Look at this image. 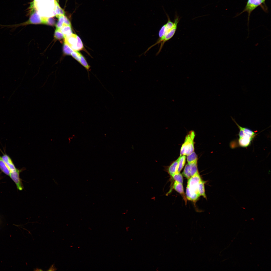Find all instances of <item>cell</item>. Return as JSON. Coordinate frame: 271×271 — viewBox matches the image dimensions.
I'll use <instances>...</instances> for the list:
<instances>
[{"label": "cell", "mask_w": 271, "mask_h": 271, "mask_svg": "<svg viewBox=\"0 0 271 271\" xmlns=\"http://www.w3.org/2000/svg\"><path fill=\"white\" fill-rule=\"evenodd\" d=\"M108 73L113 78L120 79L129 75L126 67L120 58L112 57L109 66Z\"/></svg>", "instance_id": "6"}, {"label": "cell", "mask_w": 271, "mask_h": 271, "mask_svg": "<svg viewBox=\"0 0 271 271\" xmlns=\"http://www.w3.org/2000/svg\"><path fill=\"white\" fill-rule=\"evenodd\" d=\"M126 101L130 108L136 110L142 109V106L148 102L130 85L126 93Z\"/></svg>", "instance_id": "8"}, {"label": "cell", "mask_w": 271, "mask_h": 271, "mask_svg": "<svg viewBox=\"0 0 271 271\" xmlns=\"http://www.w3.org/2000/svg\"><path fill=\"white\" fill-rule=\"evenodd\" d=\"M109 47L108 39L104 36L98 35L97 36L95 44V49L105 51Z\"/></svg>", "instance_id": "12"}, {"label": "cell", "mask_w": 271, "mask_h": 271, "mask_svg": "<svg viewBox=\"0 0 271 271\" xmlns=\"http://www.w3.org/2000/svg\"><path fill=\"white\" fill-rule=\"evenodd\" d=\"M159 124L168 134H169L176 143L180 137V133L176 129L170 117L163 109H161Z\"/></svg>", "instance_id": "7"}, {"label": "cell", "mask_w": 271, "mask_h": 271, "mask_svg": "<svg viewBox=\"0 0 271 271\" xmlns=\"http://www.w3.org/2000/svg\"><path fill=\"white\" fill-rule=\"evenodd\" d=\"M128 31L122 30L113 33L116 36V42L112 50V57L120 58L125 52L128 47Z\"/></svg>", "instance_id": "5"}, {"label": "cell", "mask_w": 271, "mask_h": 271, "mask_svg": "<svg viewBox=\"0 0 271 271\" xmlns=\"http://www.w3.org/2000/svg\"><path fill=\"white\" fill-rule=\"evenodd\" d=\"M155 85L153 93L156 101L165 99L167 97V93L164 82L160 75L154 71Z\"/></svg>", "instance_id": "10"}, {"label": "cell", "mask_w": 271, "mask_h": 271, "mask_svg": "<svg viewBox=\"0 0 271 271\" xmlns=\"http://www.w3.org/2000/svg\"><path fill=\"white\" fill-rule=\"evenodd\" d=\"M161 109L155 102H147L142 108L143 112L158 124L160 123Z\"/></svg>", "instance_id": "9"}, {"label": "cell", "mask_w": 271, "mask_h": 271, "mask_svg": "<svg viewBox=\"0 0 271 271\" xmlns=\"http://www.w3.org/2000/svg\"><path fill=\"white\" fill-rule=\"evenodd\" d=\"M109 22L112 34L122 30H130V25L127 20L121 14L112 0L110 3Z\"/></svg>", "instance_id": "4"}, {"label": "cell", "mask_w": 271, "mask_h": 271, "mask_svg": "<svg viewBox=\"0 0 271 271\" xmlns=\"http://www.w3.org/2000/svg\"><path fill=\"white\" fill-rule=\"evenodd\" d=\"M111 1L68 0L66 11L82 32L101 35L111 31Z\"/></svg>", "instance_id": "1"}, {"label": "cell", "mask_w": 271, "mask_h": 271, "mask_svg": "<svg viewBox=\"0 0 271 271\" xmlns=\"http://www.w3.org/2000/svg\"><path fill=\"white\" fill-rule=\"evenodd\" d=\"M128 34V47L127 48L142 52V48L140 42L138 40L134 34L131 32L130 30L127 32Z\"/></svg>", "instance_id": "11"}, {"label": "cell", "mask_w": 271, "mask_h": 271, "mask_svg": "<svg viewBox=\"0 0 271 271\" xmlns=\"http://www.w3.org/2000/svg\"><path fill=\"white\" fill-rule=\"evenodd\" d=\"M120 59L127 69L129 75L145 67L142 52L127 48Z\"/></svg>", "instance_id": "3"}, {"label": "cell", "mask_w": 271, "mask_h": 271, "mask_svg": "<svg viewBox=\"0 0 271 271\" xmlns=\"http://www.w3.org/2000/svg\"><path fill=\"white\" fill-rule=\"evenodd\" d=\"M154 71L152 69L144 67L129 75V84L148 102H156L153 93L155 85Z\"/></svg>", "instance_id": "2"}]
</instances>
